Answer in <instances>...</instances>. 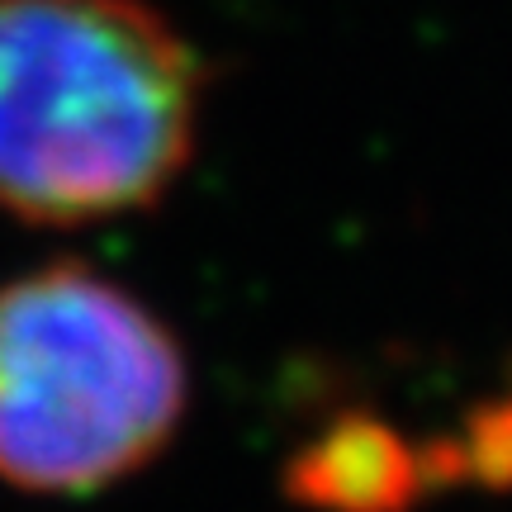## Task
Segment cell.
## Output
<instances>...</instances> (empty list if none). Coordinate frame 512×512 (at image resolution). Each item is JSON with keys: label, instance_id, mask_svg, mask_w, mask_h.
<instances>
[{"label": "cell", "instance_id": "1", "mask_svg": "<svg viewBox=\"0 0 512 512\" xmlns=\"http://www.w3.org/2000/svg\"><path fill=\"white\" fill-rule=\"evenodd\" d=\"M209 67L147 0H0V214L91 228L166 200Z\"/></svg>", "mask_w": 512, "mask_h": 512}, {"label": "cell", "instance_id": "2", "mask_svg": "<svg viewBox=\"0 0 512 512\" xmlns=\"http://www.w3.org/2000/svg\"><path fill=\"white\" fill-rule=\"evenodd\" d=\"M190 403L181 337L81 261L0 285V484L100 494L162 456Z\"/></svg>", "mask_w": 512, "mask_h": 512}]
</instances>
